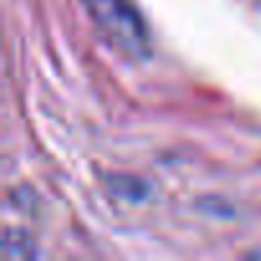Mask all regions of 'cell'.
Masks as SVG:
<instances>
[{"mask_svg":"<svg viewBox=\"0 0 261 261\" xmlns=\"http://www.w3.org/2000/svg\"><path fill=\"white\" fill-rule=\"evenodd\" d=\"M105 44L130 62L151 54V36L144 16L130 0H80Z\"/></svg>","mask_w":261,"mask_h":261,"instance_id":"6da1fadb","label":"cell"},{"mask_svg":"<svg viewBox=\"0 0 261 261\" xmlns=\"http://www.w3.org/2000/svg\"><path fill=\"white\" fill-rule=\"evenodd\" d=\"M3 253L8 258H26V256H36V248L31 246V241L23 236V233H13V230H6V241H3Z\"/></svg>","mask_w":261,"mask_h":261,"instance_id":"7a4b0ae2","label":"cell"}]
</instances>
